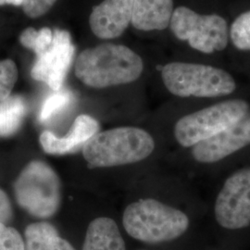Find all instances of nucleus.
<instances>
[{
    "label": "nucleus",
    "mask_w": 250,
    "mask_h": 250,
    "mask_svg": "<svg viewBox=\"0 0 250 250\" xmlns=\"http://www.w3.org/2000/svg\"><path fill=\"white\" fill-rule=\"evenodd\" d=\"M72 100L73 96L69 90L55 91L53 95L45 99L42 105L39 113V121L42 123L50 121L54 117L64 111L66 107H69L72 104Z\"/></svg>",
    "instance_id": "17"
},
{
    "label": "nucleus",
    "mask_w": 250,
    "mask_h": 250,
    "mask_svg": "<svg viewBox=\"0 0 250 250\" xmlns=\"http://www.w3.org/2000/svg\"><path fill=\"white\" fill-rule=\"evenodd\" d=\"M250 112L246 99L217 102L180 118L173 128L174 138L182 147L190 149L236 125Z\"/></svg>",
    "instance_id": "5"
},
{
    "label": "nucleus",
    "mask_w": 250,
    "mask_h": 250,
    "mask_svg": "<svg viewBox=\"0 0 250 250\" xmlns=\"http://www.w3.org/2000/svg\"><path fill=\"white\" fill-rule=\"evenodd\" d=\"M13 217V209L8 195L0 188V224L10 223Z\"/></svg>",
    "instance_id": "23"
},
{
    "label": "nucleus",
    "mask_w": 250,
    "mask_h": 250,
    "mask_svg": "<svg viewBox=\"0 0 250 250\" xmlns=\"http://www.w3.org/2000/svg\"><path fill=\"white\" fill-rule=\"evenodd\" d=\"M27 104L22 97L15 95L0 102V137H8L18 132L26 116Z\"/></svg>",
    "instance_id": "16"
},
{
    "label": "nucleus",
    "mask_w": 250,
    "mask_h": 250,
    "mask_svg": "<svg viewBox=\"0 0 250 250\" xmlns=\"http://www.w3.org/2000/svg\"><path fill=\"white\" fill-rule=\"evenodd\" d=\"M23 0H0V6L12 5V6H21Z\"/></svg>",
    "instance_id": "25"
},
{
    "label": "nucleus",
    "mask_w": 250,
    "mask_h": 250,
    "mask_svg": "<svg viewBox=\"0 0 250 250\" xmlns=\"http://www.w3.org/2000/svg\"><path fill=\"white\" fill-rule=\"evenodd\" d=\"M18 80V69L11 60L0 61V102L8 99Z\"/></svg>",
    "instance_id": "19"
},
{
    "label": "nucleus",
    "mask_w": 250,
    "mask_h": 250,
    "mask_svg": "<svg viewBox=\"0 0 250 250\" xmlns=\"http://www.w3.org/2000/svg\"><path fill=\"white\" fill-rule=\"evenodd\" d=\"M25 250H75L62 238L52 224L42 222L28 225L24 231Z\"/></svg>",
    "instance_id": "15"
},
{
    "label": "nucleus",
    "mask_w": 250,
    "mask_h": 250,
    "mask_svg": "<svg viewBox=\"0 0 250 250\" xmlns=\"http://www.w3.org/2000/svg\"><path fill=\"white\" fill-rule=\"evenodd\" d=\"M21 208L36 218H51L62 203V184L57 172L44 161L29 162L14 183Z\"/></svg>",
    "instance_id": "7"
},
{
    "label": "nucleus",
    "mask_w": 250,
    "mask_h": 250,
    "mask_svg": "<svg viewBox=\"0 0 250 250\" xmlns=\"http://www.w3.org/2000/svg\"><path fill=\"white\" fill-rule=\"evenodd\" d=\"M52 40H53V31L50 28L45 27L38 31L35 46L33 49V51L36 53V57L45 52V50L48 48V46L51 45Z\"/></svg>",
    "instance_id": "22"
},
{
    "label": "nucleus",
    "mask_w": 250,
    "mask_h": 250,
    "mask_svg": "<svg viewBox=\"0 0 250 250\" xmlns=\"http://www.w3.org/2000/svg\"><path fill=\"white\" fill-rule=\"evenodd\" d=\"M123 224L134 239L159 245L185 236L192 227V219L179 208L155 198H142L125 208Z\"/></svg>",
    "instance_id": "1"
},
{
    "label": "nucleus",
    "mask_w": 250,
    "mask_h": 250,
    "mask_svg": "<svg viewBox=\"0 0 250 250\" xmlns=\"http://www.w3.org/2000/svg\"><path fill=\"white\" fill-rule=\"evenodd\" d=\"M229 37L235 48L250 50V9L241 13L233 21L229 29Z\"/></svg>",
    "instance_id": "18"
},
{
    "label": "nucleus",
    "mask_w": 250,
    "mask_h": 250,
    "mask_svg": "<svg viewBox=\"0 0 250 250\" xmlns=\"http://www.w3.org/2000/svg\"><path fill=\"white\" fill-rule=\"evenodd\" d=\"M250 148V112L236 125L190 148L192 160L201 167H210Z\"/></svg>",
    "instance_id": "9"
},
{
    "label": "nucleus",
    "mask_w": 250,
    "mask_h": 250,
    "mask_svg": "<svg viewBox=\"0 0 250 250\" xmlns=\"http://www.w3.org/2000/svg\"><path fill=\"white\" fill-rule=\"evenodd\" d=\"M211 213L217 229L228 236L250 232V164L233 170L222 182Z\"/></svg>",
    "instance_id": "6"
},
{
    "label": "nucleus",
    "mask_w": 250,
    "mask_h": 250,
    "mask_svg": "<svg viewBox=\"0 0 250 250\" xmlns=\"http://www.w3.org/2000/svg\"><path fill=\"white\" fill-rule=\"evenodd\" d=\"M83 250H126L125 243L116 223L100 217L89 224Z\"/></svg>",
    "instance_id": "14"
},
{
    "label": "nucleus",
    "mask_w": 250,
    "mask_h": 250,
    "mask_svg": "<svg viewBox=\"0 0 250 250\" xmlns=\"http://www.w3.org/2000/svg\"><path fill=\"white\" fill-rule=\"evenodd\" d=\"M143 71V60L139 55L125 45L112 43L82 51L74 68L76 77L94 88L133 83Z\"/></svg>",
    "instance_id": "2"
},
{
    "label": "nucleus",
    "mask_w": 250,
    "mask_h": 250,
    "mask_svg": "<svg viewBox=\"0 0 250 250\" xmlns=\"http://www.w3.org/2000/svg\"><path fill=\"white\" fill-rule=\"evenodd\" d=\"M151 134L138 127H118L95 134L82 151L88 167L107 168L146 160L155 150Z\"/></svg>",
    "instance_id": "3"
},
{
    "label": "nucleus",
    "mask_w": 250,
    "mask_h": 250,
    "mask_svg": "<svg viewBox=\"0 0 250 250\" xmlns=\"http://www.w3.org/2000/svg\"></svg>",
    "instance_id": "26"
},
{
    "label": "nucleus",
    "mask_w": 250,
    "mask_h": 250,
    "mask_svg": "<svg viewBox=\"0 0 250 250\" xmlns=\"http://www.w3.org/2000/svg\"><path fill=\"white\" fill-rule=\"evenodd\" d=\"M0 250H25L24 240L15 228L0 224Z\"/></svg>",
    "instance_id": "20"
},
{
    "label": "nucleus",
    "mask_w": 250,
    "mask_h": 250,
    "mask_svg": "<svg viewBox=\"0 0 250 250\" xmlns=\"http://www.w3.org/2000/svg\"><path fill=\"white\" fill-rule=\"evenodd\" d=\"M38 31L35 28H27L20 36L21 44L31 50L34 49Z\"/></svg>",
    "instance_id": "24"
},
{
    "label": "nucleus",
    "mask_w": 250,
    "mask_h": 250,
    "mask_svg": "<svg viewBox=\"0 0 250 250\" xmlns=\"http://www.w3.org/2000/svg\"><path fill=\"white\" fill-rule=\"evenodd\" d=\"M170 27L176 38L187 41L193 49L201 53L223 51L230 39L228 23L223 16L200 14L185 6L174 9Z\"/></svg>",
    "instance_id": "8"
},
{
    "label": "nucleus",
    "mask_w": 250,
    "mask_h": 250,
    "mask_svg": "<svg viewBox=\"0 0 250 250\" xmlns=\"http://www.w3.org/2000/svg\"><path fill=\"white\" fill-rule=\"evenodd\" d=\"M74 54L71 35L68 31L55 29L51 45L44 53L36 57L31 75L43 82L54 91L62 89Z\"/></svg>",
    "instance_id": "10"
},
{
    "label": "nucleus",
    "mask_w": 250,
    "mask_h": 250,
    "mask_svg": "<svg viewBox=\"0 0 250 250\" xmlns=\"http://www.w3.org/2000/svg\"><path fill=\"white\" fill-rule=\"evenodd\" d=\"M134 0H104L93 9L90 28L100 39L122 36L131 23Z\"/></svg>",
    "instance_id": "11"
},
{
    "label": "nucleus",
    "mask_w": 250,
    "mask_h": 250,
    "mask_svg": "<svg viewBox=\"0 0 250 250\" xmlns=\"http://www.w3.org/2000/svg\"><path fill=\"white\" fill-rule=\"evenodd\" d=\"M99 130V124L96 119L82 114L75 119L71 130L63 137H59L50 131H44L39 140L46 154L62 156L83 149Z\"/></svg>",
    "instance_id": "12"
},
{
    "label": "nucleus",
    "mask_w": 250,
    "mask_h": 250,
    "mask_svg": "<svg viewBox=\"0 0 250 250\" xmlns=\"http://www.w3.org/2000/svg\"><path fill=\"white\" fill-rule=\"evenodd\" d=\"M57 0H23V12L30 18H38L51 9Z\"/></svg>",
    "instance_id": "21"
},
{
    "label": "nucleus",
    "mask_w": 250,
    "mask_h": 250,
    "mask_svg": "<svg viewBox=\"0 0 250 250\" xmlns=\"http://www.w3.org/2000/svg\"><path fill=\"white\" fill-rule=\"evenodd\" d=\"M161 78L170 94L179 98H223L237 87L230 72L200 63H168L161 70Z\"/></svg>",
    "instance_id": "4"
},
{
    "label": "nucleus",
    "mask_w": 250,
    "mask_h": 250,
    "mask_svg": "<svg viewBox=\"0 0 250 250\" xmlns=\"http://www.w3.org/2000/svg\"><path fill=\"white\" fill-rule=\"evenodd\" d=\"M173 10V0H134L131 23L139 31H162L170 26Z\"/></svg>",
    "instance_id": "13"
}]
</instances>
